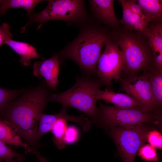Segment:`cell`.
I'll return each mask as SVG.
<instances>
[{"instance_id":"cell-30","label":"cell","mask_w":162,"mask_h":162,"mask_svg":"<svg viewBox=\"0 0 162 162\" xmlns=\"http://www.w3.org/2000/svg\"><path fill=\"white\" fill-rule=\"evenodd\" d=\"M24 160L25 158L22 156L15 158L10 161L4 162H24Z\"/></svg>"},{"instance_id":"cell-27","label":"cell","mask_w":162,"mask_h":162,"mask_svg":"<svg viewBox=\"0 0 162 162\" xmlns=\"http://www.w3.org/2000/svg\"><path fill=\"white\" fill-rule=\"evenodd\" d=\"M147 141L154 148H162V135L157 130H154L149 131L147 135Z\"/></svg>"},{"instance_id":"cell-5","label":"cell","mask_w":162,"mask_h":162,"mask_svg":"<svg viewBox=\"0 0 162 162\" xmlns=\"http://www.w3.org/2000/svg\"><path fill=\"white\" fill-rule=\"evenodd\" d=\"M161 122V111H148L141 106H109L100 102L96 123L108 130L114 127L130 128L141 124L157 125Z\"/></svg>"},{"instance_id":"cell-8","label":"cell","mask_w":162,"mask_h":162,"mask_svg":"<svg viewBox=\"0 0 162 162\" xmlns=\"http://www.w3.org/2000/svg\"><path fill=\"white\" fill-rule=\"evenodd\" d=\"M111 38L105 44V48L98 61L96 75L103 85L110 90L112 86L111 81L119 82L122 78L121 74L123 69L124 61L123 54L117 45Z\"/></svg>"},{"instance_id":"cell-6","label":"cell","mask_w":162,"mask_h":162,"mask_svg":"<svg viewBox=\"0 0 162 162\" xmlns=\"http://www.w3.org/2000/svg\"><path fill=\"white\" fill-rule=\"evenodd\" d=\"M48 4L42 10L38 13L28 14V21L20 29L23 33L32 23L37 22L40 29L46 22L61 20L68 25L77 24L80 25L92 21L86 10L85 1L81 0H49Z\"/></svg>"},{"instance_id":"cell-11","label":"cell","mask_w":162,"mask_h":162,"mask_svg":"<svg viewBox=\"0 0 162 162\" xmlns=\"http://www.w3.org/2000/svg\"><path fill=\"white\" fill-rule=\"evenodd\" d=\"M60 62V59L56 53L50 58L34 63L33 73L37 77H43L47 86L51 89H55L58 81Z\"/></svg>"},{"instance_id":"cell-28","label":"cell","mask_w":162,"mask_h":162,"mask_svg":"<svg viewBox=\"0 0 162 162\" xmlns=\"http://www.w3.org/2000/svg\"><path fill=\"white\" fill-rule=\"evenodd\" d=\"M13 35L10 32L9 25L6 23H3L0 26V47L4 44L7 39L12 38Z\"/></svg>"},{"instance_id":"cell-19","label":"cell","mask_w":162,"mask_h":162,"mask_svg":"<svg viewBox=\"0 0 162 162\" xmlns=\"http://www.w3.org/2000/svg\"><path fill=\"white\" fill-rule=\"evenodd\" d=\"M137 3L150 19L151 22L162 20V1L138 0Z\"/></svg>"},{"instance_id":"cell-21","label":"cell","mask_w":162,"mask_h":162,"mask_svg":"<svg viewBox=\"0 0 162 162\" xmlns=\"http://www.w3.org/2000/svg\"><path fill=\"white\" fill-rule=\"evenodd\" d=\"M63 110L58 114L54 115H48L41 113L38 117V127L37 136L40 140V138L46 133L50 131L53 124L56 121L62 116Z\"/></svg>"},{"instance_id":"cell-9","label":"cell","mask_w":162,"mask_h":162,"mask_svg":"<svg viewBox=\"0 0 162 162\" xmlns=\"http://www.w3.org/2000/svg\"><path fill=\"white\" fill-rule=\"evenodd\" d=\"M150 72L145 71L139 76L122 78L118 82L120 90L131 97L145 110L161 111L158 110L155 105L150 88Z\"/></svg>"},{"instance_id":"cell-15","label":"cell","mask_w":162,"mask_h":162,"mask_svg":"<svg viewBox=\"0 0 162 162\" xmlns=\"http://www.w3.org/2000/svg\"><path fill=\"white\" fill-rule=\"evenodd\" d=\"M122 9L123 15L119 20L121 25L130 31L143 33L148 24L139 16L132 12L124 0H119Z\"/></svg>"},{"instance_id":"cell-2","label":"cell","mask_w":162,"mask_h":162,"mask_svg":"<svg viewBox=\"0 0 162 162\" xmlns=\"http://www.w3.org/2000/svg\"><path fill=\"white\" fill-rule=\"evenodd\" d=\"M76 38L57 54L61 58L75 62L87 75H96L102 48L111 38L112 30L93 21L80 25Z\"/></svg>"},{"instance_id":"cell-24","label":"cell","mask_w":162,"mask_h":162,"mask_svg":"<svg viewBox=\"0 0 162 162\" xmlns=\"http://www.w3.org/2000/svg\"><path fill=\"white\" fill-rule=\"evenodd\" d=\"M138 153L141 158L146 161L156 162L158 159L156 149L150 144L143 145L139 149Z\"/></svg>"},{"instance_id":"cell-18","label":"cell","mask_w":162,"mask_h":162,"mask_svg":"<svg viewBox=\"0 0 162 162\" xmlns=\"http://www.w3.org/2000/svg\"><path fill=\"white\" fill-rule=\"evenodd\" d=\"M149 72L150 84L154 103L157 110L162 111V72L155 69Z\"/></svg>"},{"instance_id":"cell-17","label":"cell","mask_w":162,"mask_h":162,"mask_svg":"<svg viewBox=\"0 0 162 162\" xmlns=\"http://www.w3.org/2000/svg\"><path fill=\"white\" fill-rule=\"evenodd\" d=\"M0 140L9 144L22 147L26 153H31L33 148L22 141L14 128L6 121L0 118Z\"/></svg>"},{"instance_id":"cell-10","label":"cell","mask_w":162,"mask_h":162,"mask_svg":"<svg viewBox=\"0 0 162 162\" xmlns=\"http://www.w3.org/2000/svg\"><path fill=\"white\" fill-rule=\"evenodd\" d=\"M113 0L89 1L90 9L95 22L103 24L112 31L117 30L121 24L116 17Z\"/></svg>"},{"instance_id":"cell-14","label":"cell","mask_w":162,"mask_h":162,"mask_svg":"<svg viewBox=\"0 0 162 162\" xmlns=\"http://www.w3.org/2000/svg\"><path fill=\"white\" fill-rule=\"evenodd\" d=\"M62 108V116L56 121L50 130L53 135V141L56 147L59 149L65 148L66 146L64 142V136L68 127L67 121L75 123L77 120L76 116H71L68 114L66 108Z\"/></svg>"},{"instance_id":"cell-1","label":"cell","mask_w":162,"mask_h":162,"mask_svg":"<svg viewBox=\"0 0 162 162\" xmlns=\"http://www.w3.org/2000/svg\"><path fill=\"white\" fill-rule=\"evenodd\" d=\"M48 94L43 87L29 91L10 103L0 118L11 125L29 146L36 149L41 146L37 136L38 117L46 106Z\"/></svg>"},{"instance_id":"cell-25","label":"cell","mask_w":162,"mask_h":162,"mask_svg":"<svg viewBox=\"0 0 162 162\" xmlns=\"http://www.w3.org/2000/svg\"><path fill=\"white\" fill-rule=\"evenodd\" d=\"M78 129L74 125L68 126L64 136V142L66 145L76 143L80 137Z\"/></svg>"},{"instance_id":"cell-20","label":"cell","mask_w":162,"mask_h":162,"mask_svg":"<svg viewBox=\"0 0 162 162\" xmlns=\"http://www.w3.org/2000/svg\"><path fill=\"white\" fill-rule=\"evenodd\" d=\"M42 0H4L1 7V14L3 15L10 8H22L26 10L28 14L32 12L34 8Z\"/></svg>"},{"instance_id":"cell-31","label":"cell","mask_w":162,"mask_h":162,"mask_svg":"<svg viewBox=\"0 0 162 162\" xmlns=\"http://www.w3.org/2000/svg\"><path fill=\"white\" fill-rule=\"evenodd\" d=\"M3 0H0V14H1V7L2 2Z\"/></svg>"},{"instance_id":"cell-16","label":"cell","mask_w":162,"mask_h":162,"mask_svg":"<svg viewBox=\"0 0 162 162\" xmlns=\"http://www.w3.org/2000/svg\"><path fill=\"white\" fill-rule=\"evenodd\" d=\"M4 44L9 46L19 55L20 62L24 66L30 65L31 60L32 59L41 58L45 59L39 55L34 46L28 43L15 40L9 38L4 41Z\"/></svg>"},{"instance_id":"cell-23","label":"cell","mask_w":162,"mask_h":162,"mask_svg":"<svg viewBox=\"0 0 162 162\" xmlns=\"http://www.w3.org/2000/svg\"><path fill=\"white\" fill-rule=\"evenodd\" d=\"M0 140V162L10 161L15 158L23 156L8 147Z\"/></svg>"},{"instance_id":"cell-12","label":"cell","mask_w":162,"mask_h":162,"mask_svg":"<svg viewBox=\"0 0 162 162\" xmlns=\"http://www.w3.org/2000/svg\"><path fill=\"white\" fill-rule=\"evenodd\" d=\"M143 33L148 38L156 68L162 72V20L150 22Z\"/></svg>"},{"instance_id":"cell-3","label":"cell","mask_w":162,"mask_h":162,"mask_svg":"<svg viewBox=\"0 0 162 162\" xmlns=\"http://www.w3.org/2000/svg\"><path fill=\"white\" fill-rule=\"evenodd\" d=\"M111 40L119 47L123 54V72L126 77L138 75L156 69L148 37L143 33L125 28L122 25L112 30Z\"/></svg>"},{"instance_id":"cell-13","label":"cell","mask_w":162,"mask_h":162,"mask_svg":"<svg viewBox=\"0 0 162 162\" xmlns=\"http://www.w3.org/2000/svg\"><path fill=\"white\" fill-rule=\"evenodd\" d=\"M96 99L97 101L103 100L106 103H112L114 106L118 107L141 106L139 103L127 94L115 92L108 90L102 91L100 88L97 91Z\"/></svg>"},{"instance_id":"cell-22","label":"cell","mask_w":162,"mask_h":162,"mask_svg":"<svg viewBox=\"0 0 162 162\" xmlns=\"http://www.w3.org/2000/svg\"><path fill=\"white\" fill-rule=\"evenodd\" d=\"M21 91L0 88V118L8 105L19 95Z\"/></svg>"},{"instance_id":"cell-4","label":"cell","mask_w":162,"mask_h":162,"mask_svg":"<svg viewBox=\"0 0 162 162\" xmlns=\"http://www.w3.org/2000/svg\"><path fill=\"white\" fill-rule=\"evenodd\" d=\"M102 86L98 79H94L90 76H78L72 88L62 93L52 94L48 98L47 101L57 102L63 107L78 110L88 116L93 123H96L98 112L96 94Z\"/></svg>"},{"instance_id":"cell-7","label":"cell","mask_w":162,"mask_h":162,"mask_svg":"<svg viewBox=\"0 0 162 162\" xmlns=\"http://www.w3.org/2000/svg\"><path fill=\"white\" fill-rule=\"evenodd\" d=\"M147 124H141L130 128L114 127L108 129V134L115 142L123 162H134L138 150L146 141L151 130Z\"/></svg>"},{"instance_id":"cell-26","label":"cell","mask_w":162,"mask_h":162,"mask_svg":"<svg viewBox=\"0 0 162 162\" xmlns=\"http://www.w3.org/2000/svg\"><path fill=\"white\" fill-rule=\"evenodd\" d=\"M130 10L133 13L139 16L148 24L151 22L149 17L138 4L136 0H124Z\"/></svg>"},{"instance_id":"cell-29","label":"cell","mask_w":162,"mask_h":162,"mask_svg":"<svg viewBox=\"0 0 162 162\" xmlns=\"http://www.w3.org/2000/svg\"><path fill=\"white\" fill-rule=\"evenodd\" d=\"M31 153L35 155L39 162H50L46 158L43 156L41 153L37 150V149L33 148Z\"/></svg>"}]
</instances>
